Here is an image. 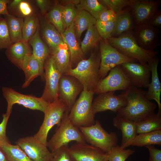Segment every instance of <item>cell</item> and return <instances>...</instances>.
Listing matches in <instances>:
<instances>
[{"mask_svg":"<svg viewBox=\"0 0 161 161\" xmlns=\"http://www.w3.org/2000/svg\"><path fill=\"white\" fill-rule=\"evenodd\" d=\"M159 60L156 57L150 64L151 67V80L146 91V97L149 100H154L157 102L158 108V113L161 114L160 94L161 84L157 71Z\"/></svg>","mask_w":161,"mask_h":161,"instance_id":"obj_23","label":"cell"},{"mask_svg":"<svg viewBox=\"0 0 161 161\" xmlns=\"http://www.w3.org/2000/svg\"><path fill=\"white\" fill-rule=\"evenodd\" d=\"M132 33L138 45L146 50L154 51L160 45L158 29L148 23L135 26Z\"/></svg>","mask_w":161,"mask_h":161,"instance_id":"obj_18","label":"cell"},{"mask_svg":"<svg viewBox=\"0 0 161 161\" xmlns=\"http://www.w3.org/2000/svg\"><path fill=\"white\" fill-rule=\"evenodd\" d=\"M148 149L149 153V158L148 161H161V150L156 148L153 145L145 147Z\"/></svg>","mask_w":161,"mask_h":161,"instance_id":"obj_46","label":"cell"},{"mask_svg":"<svg viewBox=\"0 0 161 161\" xmlns=\"http://www.w3.org/2000/svg\"><path fill=\"white\" fill-rule=\"evenodd\" d=\"M40 27L39 18L35 15L24 18L22 29V40L28 42Z\"/></svg>","mask_w":161,"mask_h":161,"instance_id":"obj_36","label":"cell"},{"mask_svg":"<svg viewBox=\"0 0 161 161\" xmlns=\"http://www.w3.org/2000/svg\"><path fill=\"white\" fill-rule=\"evenodd\" d=\"M83 89L82 84L74 77L67 75L61 76L58 86V98L66 104L69 112L78 95Z\"/></svg>","mask_w":161,"mask_h":161,"instance_id":"obj_15","label":"cell"},{"mask_svg":"<svg viewBox=\"0 0 161 161\" xmlns=\"http://www.w3.org/2000/svg\"><path fill=\"white\" fill-rule=\"evenodd\" d=\"M3 119L0 123V146L10 143L6 135V127L9 116L5 114L2 115Z\"/></svg>","mask_w":161,"mask_h":161,"instance_id":"obj_44","label":"cell"},{"mask_svg":"<svg viewBox=\"0 0 161 161\" xmlns=\"http://www.w3.org/2000/svg\"><path fill=\"white\" fill-rule=\"evenodd\" d=\"M131 86L121 66L118 65L111 69L108 75L100 80L94 91L97 94L119 90L125 91Z\"/></svg>","mask_w":161,"mask_h":161,"instance_id":"obj_10","label":"cell"},{"mask_svg":"<svg viewBox=\"0 0 161 161\" xmlns=\"http://www.w3.org/2000/svg\"><path fill=\"white\" fill-rule=\"evenodd\" d=\"M160 4V0H132L129 7L135 26L147 23Z\"/></svg>","mask_w":161,"mask_h":161,"instance_id":"obj_16","label":"cell"},{"mask_svg":"<svg viewBox=\"0 0 161 161\" xmlns=\"http://www.w3.org/2000/svg\"><path fill=\"white\" fill-rule=\"evenodd\" d=\"M115 92H109L98 94L92 105V111L94 115L107 110L117 113L126 106L127 101L123 92L117 95L114 94Z\"/></svg>","mask_w":161,"mask_h":161,"instance_id":"obj_13","label":"cell"},{"mask_svg":"<svg viewBox=\"0 0 161 161\" xmlns=\"http://www.w3.org/2000/svg\"><path fill=\"white\" fill-rule=\"evenodd\" d=\"M100 62L99 70L100 80L104 78L108 72L115 66L126 62L138 61L128 57L112 47L107 40L101 39L99 43Z\"/></svg>","mask_w":161,"mask_h":161,"instance_id":"obj_8","label":"cell"},{"mask_svg":"<svg viewBox=\"0 0 161 161\" xmlns=\"http://www.w3.org/2000/svg\"><path fill=\"white\" fill-rule=\"evenodd\" d=\"M9 161H33L17 145L10 143L0 146Z\"/></svg>","mask_w":161,"mask_h":161,"instance_id":"obj_33","label":"cell"},{"mask_svg":"<svg viewBox=\"0 0 161 161\" xmlns=\"http://www.w3.org/2000/svg\"><path fill=\"white\" fill-rule=\"evenodd\" d=\"M135 151L134 149H126L117 145L106 153L109 161H125Z\"/></svg>","mask_w":161,"mask_h":161,"instance_id":"obj_38","label":"cell"},{"mask_svg":"<svg viewBox=\"0 0 161 161\" xmlns=\"http://www.w3.org/2000/svg\"><path fill=\"white\" fill-rule=\"evenodd\" d=\"M113 123L114 126L122 132V136L120 145L122 147L137 134L135 122L116 115L113 118Z\"/></svg>","mask_w":161,"mask_h":161,"instance_id":"obj_26","label":"cell"},{"mask_svg":"<svg viewBox=\"0 0 161 161\" xmlns=\"http://www.w3.org/2000/svg\"><path fill=\"white\" fill-rule=\"evenodd\" d=\"M62 5V16L64 30L73 22L78 10L75 6L77 0H65Z\"/></svg>","mask_w":161,"mask_h":161,"instance_id":"obj_37","label":"cell"},{"mask_svg":"<svg viewBox=\"0 0 161 161\" xmlns=\"http://www.w3.org/2000/svg\"><path fill=\"white\" fill-rule=\"evenodd\" d=\"M10 0H0V15L4 16L8 14L7 9V5Z\"/></svg>","mask_w":161,"mask_h":161,"instance_id":"obj_49","label":"cell"},{"mask_svg":"<svg viewBox=\"0 0 161 161\" xmlns=\"http://www.w3.org/2000/svg\"><path fill=\"white\" fill-rule=\"evenodd\" d=\"M49 161H72L68 145L61 147L53 153Z\"/></svg>","mask_w":161,"mask_h":161,"instance_id":"obj_43","label":"cell"},{"mask_svg":"<svg viewBox=\"0 0 161 161\" xmlns=\"http://www.w3.org/2000/svg\"><path fill=\"white\" fill-rule=\"evenodd\" d=\"M79 128L86 143L99 148L106 153L118 145L117 134L114 132H107L98 120H95V123L91 126Z\"/></svg>","mask_w":161,"mask_h":161,"instance_id":"obj_7","label":"cell"},{"mask_svg":"<svg viewBox=\"0 0 161 161\" xmlns=\"http://www.w3.org/2000/svg\"><path fill=\"white\" fill-rule=\"evenodd\" d=\"M108 9L111 10L116 14L128 7H130L132 0H99Z\"/></svg>","mask_w":161,"mask_h":161,"instance_id":"obj_41","label":"cell"},{"mask_svg":"<svg viewBox=\"0 0 161 161\" xmlns=\"http://www.w3.org/2000/svg\"><path fill=\"white\" fill-rule=\"evenodd\" d=\"M41 36L50 51L55 49L63 40L61 34L45 17L39 18Z\"/></svg>","mask_w":161,"mask_h":161,"instance_id":"obj_24","label":"cell"},{"mask_svg":"<svg viewBox=\"0 0 161 161\" xmlns=\"http://www.w3.org/2000/svg\"><path fill=\"white\" fill-rule=\"evenodd\" d=\"M44 69L46 83L41 97L49 103L58 98L59 83L62 75L50 55L44 63Z\"/></svg>","mask_w":161,"mask_h":161,"instance_id":"obj_11","label":"cell"},{"mask_svg":"<svg viewBox=\"0 0 161 161\" xmlns=\"http://www.w3.org/2000/svg\"><path fill=\"white\" fill-rule=\"evenodd\" d=\"M155 145H161V130L137 134L122 147L126 148L130 146L146 147Z\"/></svg>","mask_w":161,"mask_h":161,"instance_id":"obj_27","label":"cell"},{"mask_svg":"<svg viewBox=\"0 0 161 161\" xmlns=\"http://www.w3.org/2000/svg\"><path fill=\"white\" fill-rule=\"evenodd\" d=\"M120 66L132 86L138 88H148L151 75L150 64L130 62Z\"/></svg>","mask_w":161,"mask_h":161,"instance_id":"obj_12","label":"cell"},{"mask_svg":"<svg viewBox=\"0 0 161 161\" xmlns=\"http://www.w3.org/2000/svg\"><path fill=\"white\" fill-rule=\"evenodd\" d=\"M117 14L114 28L111 37L117 38L132 31L135 25L129 7L123 9Z\"/></svg>","mask_w":161,"mask_h":161,"instance_id":"obj_21","label":"cell"},{"mask_svg":"<svg viewBox=\"0 0 161 161\" xmlns=\"http://www.w3.org/2000/svg\"><path fill=\"white\" fill-rule=\"evenodd\" d=\"M97 31L101 38L107 40L111 37L114 28V22H103L97 19L95 24Z\"/></svg>","mask_w":161,"mask_h":161,"instance_id":"obj_42","label":"cell"},{"mask_svg":"<svg viewBox=\"0 0 161 161\" xmlns=\"http://www.w3.org/2000/svg\"><path fill=\"white\" fill-rule=\"evenodd\" d=\"M50 56L62 75H64L70 68V54L68 47L64 41L54 50L50 51Z\"/></svg>","mask_w":161,"mask_h":161,"instance_id":"obj_25","label":"cell"},{"mask_svg":"<svg viewBox=\"0 0 161 161\" xmlns=\"http://www.w3.org/2000/svg\"><path fill=\"white\" fill-rule=\"evenodd\" d=\"M4 16L12 43L22 40V29L24 19L10 14Z\"/></svg>","mask_w":161,"mask_h":161,"instance_id":"obj_31","label":"cell"},{"mask_svg":"<svg viewBox=\"0 0 161 161\" xmlns=\"http://www.w3.org/2000/svg\"><path fill=\"white\" fill-rule=\"evenodd\" d=\"M100 62L99 48L92 53L87 59L80 61L74 68L64 75L74 77L82 84L83 90L94 91L100 80L99 70Z\"/></svg>","mask_w":161,"mask_h":161,"instance_id":"obj_2","label":"cell"},{"mask_svg":"<svg viewBox=\"0 0 161 161\" xmlns=\"http://www.w3.org/2000/svg\"><path fill=\"white\" fill-rule=\"evenodd\" d=\"M27 156L33 161H49L53 155L47 146L36 139L33 136L18 139L16 142Z\"/></svg>","mask_w":161,"mask_h":161,"instance_id":"obj_14","label":"cell"},{"mask_svg":"<svg viewBox=\"0 0 161 161\" xmlns=\"http://www.w3.org/2000/svg\"><path fill=\"white\" fill-rule=\"evenodd\" d=\"M69 113L64 102L58 98L49 103L44 113V120L39 129L33 136L38 141L47 146L49 132L55 125H59L64 115Z\"/></svg>","mask_w":161,"mask_h":161,"instance_id":"obj_6","label":"cell"},{"mask_svg":"<svg viewBox=\"0 0 161 161\" xmlns=\"http://www.w3.org/2000/svg\"><path fill=\"white\" fill-rule=\"evenodd\" d=\"M61 35L70 52L71 68H74L80 61L84 59V56L78 41L73 22L65 30Z\"/></svg>","mask_w":161,"mask_h":161,"instance_id":"obj_19","label":"cell"},{"mask_svg":"<svg viewBox=\"0 0 161 161\" xmlns=\"http://www.w3.org/2000/svg\"><path fill=\"white\" fill-rule=\"evenodd\" d=\"M12 44L6 19L0 15V50L6 49Z\"/></svg>","mask_w":161,"mask_h":161,"instance_id":"obj_40","label":"cell"},{"mask_svg":"<svg viewBox=\"0 0 161 161\" xmlns=\"http://www.w3.org/2000/svg\"><path fill=\"white\" fill-rule=\"evenodd\" d=\"M69 149L72 161H109L106 152L86 143H76Z\"/></svg>","mask_w":161,"mask_h":161,"instance_id":"obj_17","label":"cell"},{"mask_svg":"<svg viewBox=\"0 0 161 161\" xmlns=\"http://www.w3.org/2000/svg\"><path fill=\"white\" fill-rule=\"evenodd\" d=\"M40 27L28 42L32 48V55L44 65L50 55V51L41 39L39 33Z\"/></svg>","mask_w":161,"mask_h":161,"instance_id":"obj_28","label":"cell"},{"mask_svg":"<svg viewBox=\"0 0 161 161\" xmlns=\"http://www.w3.org/2000/svg\"><path fill=\"white\" fill-rule=\"evenodd\" d=\"M2 91L7 103L5 114L9 117L13 106L15 104L22 105L32 110L40 111L44 113L49 103L41 97H38L32 95L22 94L10 88L4 87Z\"/></svg>","mask_w":161,"mask_h":161,"instance_id":"obj_9","label":"cell"},{"mask_svg":"<svg viewBox=\"0 0 161 161\" xmlns=\"http://www.w3.org/2000/svg\"><path fill=\"white\" fill-rule=\"evenodd\" d=\"M0 161H8L4 152L0 148Z\"/></svg>","mask_w":161,"mask_h":161,"instance_id":"obj_50","label":"cell"},{"mask_svg":"<svg viewBox=\"0 0 161 161\" xmlns=\"http://www.w3.org/2000/svg\"><path fill=\"white\" fill-rule=\"evenodd\" d=\"M35 2L42 15H45L51 7V1L48 0H36Z\"/></svg>","mask_w":161,"mask_h":161,"instance_id":"obj_47","label":"cell"},{"mask_svg":"<svg viewBox=\"0 0 161 161\" xmlns=\"http://www.w3.org/2000/svg\"><path fill=\"white\" fill-rule=\"evenodd\" d=\"M62 5L55 3L45 15L47 20L61 34L64 30L62 16Z\"/></svg>","mask_w":161,"mask_h":161,"instance_id":"obj_34","label":"cell"},{"mask_svg":"<svg viewBox=\"0 0 161 161\" xmlns=\"http://www.w3.org/2000/svg\"><path fill=\"white\" fill-rule=\"evenodd\" d=\"M135 123L137 134L161 130V114L154 113Z\"/></svg>","mask_w":161,"mask_h":161,"instance_id":"obj_30","label":"cell"},{"mask_svg":"<svg viewBox=\"0 0 161 161\" xmlns=\"http://www.w3.org/2000/svg\"><path fill=\"white\" fill-rule=\"evenodd\" d=\"M146 91L132 86L123 91L127 103L117 115L136 123L154 113L157 105L147 98Z\"/></svg>","mask_w":161,"mask_h":161,"instance_id":"obj_1","label":"cell"},{"mask_svg":"<svg viewBox=\"0 0 161 161\" xmlns=\"http://www.w3.org/2000/svg\"><path fill=\"white\" fill-rule=\"evenodd\" d=\"M17 17L23 18L35 15L33 7L30 1L21 0L17 7L13 10Z\"/></svg>","mask_w":161,"mask_h":161,"instance_id":"obj_39","label":"cell"},{"mask_svg":"<svg viewBox=\"0 0 161 161\" xmlns=\"http://www.w3.org/2000/svg\"><path fill=\"white\" fill-rule=\"evenodd\" d=\"M69 112L65 113L55 133L47 142V146L53 153L61 147L68 145L71 141L86 143L85 138L79 128L71 123L68 117Z\"/></svg>","mask_w":161,"mask_h":161,"instance_id":"obj_4","label":"cell"},{"mask_svg":"<svg viewBox=\"0 0 161 161\" xmlns=\"http://www.w3.org/2000/svg\"><path fill=\"white\" fill-rule=\"evenodd\" d=\"M78 10H83L89 13L96 20L107 7L97 0H80L75 5Z\"/></svg>","mask_w":161,"mask_h":161,"instance_id":"obj_32","label":"cell"},{"mask_svg":"<svg viewBox=\"0 0 161 161\" xmlns=\"http://www.w3.org/2000/svg\"><path fill=\"white\" fill-rule=\"evenodd\" d=\"M147 23L157 29L161 28V10H158L152 16Z\"/></svg>","mask_w":161,"mask_h":161,"instance_id":"obj_48","label":"cell"},{"mask_svg":"<svg viewBox=\"0 0 161 161\" xmlns=\"http://www.w3.org/2000/svg\"><path fill=\"white\" fill-rule=\"evenodd\" d=\"M119 52L142 64H150L159 53L158 51H149L140 47L137 43L132 31L117 38L110 37L107 40Z\"/></svg>","mask_w":161,"mask_h":161,"instance_id":"obj_3","label":"cell"},{"mask_svg":"<svg viewBox=\"0 0 161 161\" xmlns=\"http://www.w3.org/2000/svg\"><path fill=\"white\" fill-rule=\"evenodd\" d=\"M116 16V13L114 11L108 9L101 13L98 19L103 22H114Z\"/></svg>","mask_w":161,"mask_h":161,"instance_id":"obj_45","label":"cell"},{"mask_svg":"<svg viewBox=\"0 0 161 161\" xmlns=\"http://www.w3.org/2000/svg\"><path fill=\"white\" fill-rule=\"evenodd\" d=\"M96 20L89 13L83 10H78L73 24L78 40H80L82 33L91 25H95Z\"/></svg>","mask_w":161,"mask_h":161,"instance_id":"obj_29","label":"cell"},{"mask_svg":"<svg viewBox=\"0 0 161 161\" xmlns=\"http://www.w3.org/2000/svg\"><path fill=\"white\" fill-rule=\"evenodd\" d=\"M94 94V91L83 90L74 103L68 114V117L75 126L78 128L87 127L95 123V115L92 109Z\"/></svg>","mask_w":161,"mask_h":161,"instance_id":"obj_5","label":"cell"},{"mask_svg":"<svg viewBox=\"0 0 161 161\" xmlns=\"http://www.w3.org/2000/svg\"><path fill=\"white\" fill-rule=\"evenodd\" d=\"M101 38L97 31L95 25L89 26L80 43V47L83 52L84 53L96 47Z\"/></svg>","mask_w":161,"mask_h":161,"instance_id":"obj_35","label":"cell"},{"mask_svg":"<svg viewBox=\"0 0 161 161\" xmlns=\"http://www.w3.org/2000/svg\"><path fill=\"white\" fill-rule=\"evenodd\" d=\"M21 69L24 71L25 76L24 82L22 86L23 88L29 86L31 82L38 76L42 79H44V65L32 54L26 57Z\"/></svg>","mask_w":161,"mask_h":161,"instance_id":"obj_20","label":"cell"},{"mask_svg":"<svg viewBox=\"0 0 161 161\" xmlns=\"http://www.w3.org/2000/svg\"></svg>","mask_w":161,"mask_h":161,"instance_id":"obj_51","label":"cell"},{"mask_svg":"<svg viewBox=\"0 0 161 161\" xmlns=\"http://www.w3.org/2000/svg\"><path fill=\"white\" fill-rule=\"evenodd\" d=\"M5 54L8 59L21 69L25 58L32 54V51L28 42L22 40L13 43L6 49Z\"/></svg>","mask_w":161,"mask_h":161,"instance_id":"obj_22","label":"cell"}]
</instances>
